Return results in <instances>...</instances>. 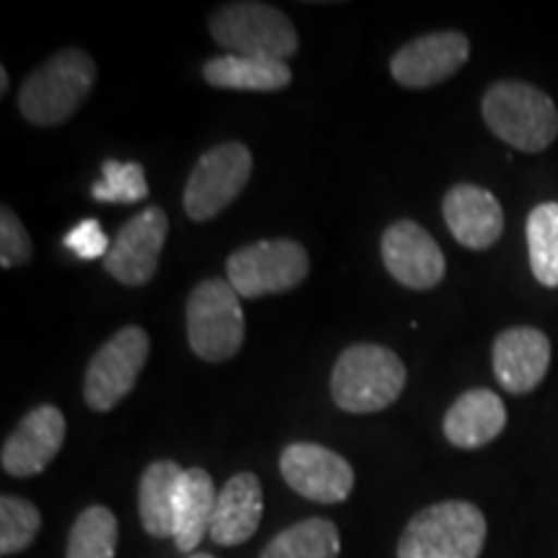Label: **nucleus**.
Masks as SVG:
<instances>
[{"instance_id":"a211bd4d","label":"nucleus","mask_w":558,"mask_h":558,"mask_svg":"<svg viewBox=\"0 0 558 558\" xmlns=\"http://www.w3.org/2000/svg\"><path fill=\"white\" fill-rule=\"evenodd\" d=\"M507 427L505 401L488 388H471L445 414L442 432L460 450H476L497 439Z\"/></svg>"},{"instance_id":"ddd939ff","label":"nucleus","mask_w":558,"mask_h":558,"mask_svg":"<svg viewBox=\"0 0 558 558\" xmlns=\"http://www.w3.org/2000/svg\"><path fill=\"white\" fill-rule=\"evenodd\" d=\"M471 58V41L460 32H435L411 39L390 58V75L403 88H429L452 78Z\"/></svg>"},{"instance_id":"20e7f679","label":"nucleus","mask_w":558,"mask_h":558,"mask_svg":"<svg viewBox=\"0 0 558 558\" xmlns=\"http://www.w3.org/2000/svg\"><path fill=\"white\" fill-rule=\"evenodd\" d=\"M486 543V518L471 501H437L403 527L396 558H478Z\"/></svg>"},{"instance_id":"aec40b11","label":"nucleus","mask_w":558,"mask_h":558,"mask_svg":"<svg viewBox=\"0 0 558 558\" xmlns=\"http://www.w3.org/2000/svg\"><path fill=\"white\" fill-rule=\"evenodd\" d=\"M202 75L209 86L226 90H279L288 88L292 70L288 62L246 58V54H222L205 62Z\"/></svg>"},{"instance_id":"bb28decb","label":"nucleus","mask_w":558,"mask_h":558,"mask_svg":"<svg viewBox=\"0 0 558 558\" xmlns=\"http://www.w3.org/2000/svg\"><path fill=\"white\" fill-rule=\"evenodd\" d=\"M32 259V239L11 207L0 209V267L11 269Z\"/></svg>"},{"instance_id":"7ed1b4c3","label":"nucleus","mask_w":558,"mask_h":558,"mask_svg":"<svg viewBox=\"0 0 558 558\" xmlns=\"http://www.w3.org/2000/svg\"><path fill=\"white\" fill-rule=\"evenodd\" d=\"M486 128L522 153H541L558 135V109L548 94L522 81H499L481 101Z\"/></svg>"},{"instance_id":"c756f323","label":"nucleus","mask_w":558,"mask_h":558,"mask_svg":"<svg viewBox=\"0 0 558 558\" xmlns=\"http://www.w3.org/2000/svg\"><path fill=\"white\" fill-rule=\"evenodd\" d=\"M186 558H215V556H209V554H192V556H186Z\"/></svg>"},{"instance_id":"39448f33","label":"nucleus","mask_w":558,"mask_h":558,"mask_svg":"<svg viewBox=\"0 0 558 558\" xmlns=\"http://www.w3.org/2000/svg\"><path fill=\"white\" fill-rule=\"evenodd\" d=\"M209 34L222 50L284 62L298 52V32L288 13L267 3H226L209 19Z\"/></svg>"},{"instance_id":"cd10ccee","label":"nucleus","mask_w":558,"mask_h":558,"mask_svg":"<svg viewBox=\"0 0 558 558\" xmlns=\"http://www.w3.org/2000/svg\"><path fill=\"white\" fill-rule=\"evenodd\" d=\"M65 248L73 251L83 262L107 259L109 256V235L104 233L99 220H83L65 235Z\"/></svg>"},{"instance_id":"423d86ee","label":"nucleus","mask_w":558,"mask_h":558,"mask_svg":"<svg viewBox=\"0 0 558 558\" xmlns=\"http://www.w3.org/2000/svg\"><path fill=\"white\" fill-rule=\"evenodd\" d=\"M241 295L228 279H205L186 303V337L192 352L205 362H228L246 337Z\"/></svg>"},{"instance_id":"9d476101","label":"nucleus","mask_w":558,"mask_h":558,"mask_svg":"<svg viewBox=\"0 0 558 558\" xmlns=\"http://www.w3.org/2000/svg\"><path fill=\"white\" fill-rule=\"evenodd\" d=\"M279 473L300 497L339 505L354 488V471L339 452L316 442H292L279 458Z\"/></svg>"},{"instance_id":"6e6552de","label":"nucleus","mask_w":558,"mask_h":558,"mask_svg":"<svg viewBox=\"0 0 558 558\" xmlns=\"http://www.w3.org/2000/svg\"><path fill=\"white\" fill-rule=\"evenodd\" d=\"M254 156L243 143H222L197 160L184 186V209L192 220L207 222L226 209L248 184Z\"/></svg>"},{"instance_id":"4468645a","label":"nucleus","mask_w":558,"mask_h":558,"mask_svg":"<svg viewBox=\"0 0 558 558\" xmlns=\"http://www.w3.org/2000/svg\"><path fill=\"white\" fill-rule=\"evenodd\" d=\"M65 416L58 407L45 403V407L32 409L5 439L3 452H0L3 471L16 478L37 476L60 452L65 442Z\"/></svg>"},{"instance_id":"f3484780","label":"nucleus","mask_w":558,"mask_h":558,"mask_svg":"<svg viewBox=\"0 0 558 558\" xmlns=\"http://www.w3.org/2000/svg\"><path fill=\"white\" fill-rule=\"evenodd\" d=\"M264 514V497L259 478L251 471L235 473L228 484L220 488L218 507H215L209 538L222 548L241 546L254 538Z\"/></svg>"},{"instance_id":"dca6fc26","label":"nucleus","mask_w":558,"mask_h":558,"mask_svg":"<svg viewBox=\"0 0 558 558\" xmlns=\"http://www.w3.org/2000/svg\"><path fill=\"white\" fill-rule=\"evenodd\" d=\"M442 215L460 246L484 251L501 239L505 213L499 199L476 184H456L445 194Z\"/></svg>"},{"instance_id":"412c9836","label":"nucleus","mask_w":558,"mask_h":558,"mask_svg":"<svg viewBox=\"0 0 558 558\" xmlns=\"http://www.w3.org/2000/svg\"><path fill=\"white\" fill-rule=\"evenodd\" d=\"M184 469L173 460H156L140 476V522L150 538H173V501Z\"/></svg>"},{"instance_id":"2eb2a0df","label":"nucleus","mask_w":558,"mask_h":558,"mask_svg":"<svg viewBox=\"0 0 558 558\" xmlns=\"http://www.w3.org/2000/svg\"><path fill=\"white\" fill-rule=\"evenodd\" d=\"M492 362L501 388L514 396L530 393L548 375L550 341L533 326H512L494 341Z\"/></svg>"},{"instance_id":"1a4fd4ad","label":"nucleus","mask_w":558,"mask_h":558,"mask_svg":"<svg viewBox=\"0 0 558 558\" xmlns=\"http://www.w3.org/2000/svg\"><path fill=\"white\" fill-rule=\"evenodd\" d=\"M150 354V337L140 326H124L88 362L83 396L94 411H111L135 388Z\"/></svg>"},{"instance_id":"4be33fe9","label":"nucleus","mask_w":558,"mask_h":558,"mask_svg":"<svg viewBox=\"0 0 558 558\" xmlns=\"http://www.w3.org/2000/svg\"><path fill=\"white\" fill-rule=\"evenodd\" d=\"M339 527L326 518H308L277 533L262 558H339Z\"/></svg>"},{"instance_id":"f257e3e1","label":"nucleus","mask_w":558,"mask_h":558,"mask_svg":"<svg viewBox=\"0 0 558 558\" xmlns=\"http://www.w3.org/2000/svg\"><path fill=\"white\" fill-rule=\"evenodd\" d=\"M407 388V367L393 349L352 344L339 354L331 373L333 403L349 414L388 409Z\"/></svg>"},{"instance_id":"c85d7f7f","label":"nucleus","mask_w":558,"mask_h":558,"mask_svg":"<svg viewBox=\"0 0 558 558\" xmlns=\"http://www.w3.org/2000/svg\"><path fill=\"white\" fill-rule=\"evenodd\" d=\"M9 90V70L0 68V94H5Z\"/></svg>"},{"instance_id":"6ab92c4d","label":"nucleus","mask_w":558,"mask_h":558,"mask_svg":"<svg viewBox=\"0 0 558 558\" xmlns=\"http://www.w3.org/2000/svg\"><path fill=\"white\" fill-rule=\"evenodd\" d=\"M218 492L205 469H184L173 501V543L181 554L192 556L213 527Z\"/></svg>"},{"instance_id":"0eeeda50","label":"nucleus","mask_w":558,"mask_h":558,"mask_svg":"<svg viewBox=\"0 0 558 558\" xmlns=\"http://www.w3.org/2000/svg\"><path fill=\"white\" fill-rule=\"evenodd\" d=\"M308 251L292 239L248 243L230 254L228 282L241 298L256 300L288 292L308 277Z\"/></svg>"},{"instance_id":"b1692460","label":"nucleus","mask_w":558,"mask_h":558,"mask_svg":"<svg viewBox=\"0 0 558 558\" xmlns=\"http://www.w3.org/2000/svg\"><path fill=\"white\" fill-rule=\"evenodd\" d=\"M120 522L101 505L83 509L68 533L65 558H114Z\"/></svg>"},{"instance_id":"9b49d317","label":"nucleus","mask_w":558,"mask_h":558,"mask_svg":"<svg viewBox=\"0 0 558 558\" xmlns=\"http://www.w3.org/2000/svg\"><path fill=\"white\" fill-rule=\"evenodd\" d=\"M380 254L396 282L409 290H432L445 279L442 248L414 220L390 222L380 239Z\"/></svg>"},{"instance_id":"a878e982","label":"nucleus","mask_w":558,"mask_h":558,"mask_svg":"<svg viewBox=\"0 0 558 558\" xmlns=\"http://www.w3.org/2000/svg\"><path fill=\"white\" fill-rule=\"evenodd\" d=\"M96 202H114V205H135L148 197V179L140 163H120L109 158L101 163V181L90 186Z\"/></svg>"},{"instance_id":"f03ea898","label":"nucleus","mask_w":558,"mask_h":558,"mask_svg":"<svg viewBox=\"0 0 558 558\" xmlns=\"http://www.w3.org/2000/svg\"><path fill=\"white\" fill-rule=\"evenodd\" d=\"M96 83V62L88 52L60 50L45 65H39L24 81L19 94V109L32 124L58 128L68 122L88 99Z\"/></svg>"},{"instance_id":"5701e85b","label":"nucleus","mask_w":558,"mask_h":558,"mask_svg":"<svg viewBox=\"0 0 558 558\" xmlns=\"http://www.w3.org/2000/svg\"><path fill=\"white\" fill-rule=\"evenodd\" d=\"M530 269L543 288H558V202H543L527 215Z\"/></svg>"},{"instance_id":"f8f14e48","label":"nucleus","mask_w":558,"mask_h":558,"mask_svg":"<svg viewBox=\"0 0 558 558\" xmlns=\"http://www.w3.org/2000/svg\"><path fill=\"white\" fill-rule=\"evenodd\" d=\"M169 235V218L160 207H148L128 220L117 233L114 246L104 259V267L117 282L128 288H143L156 277L158 256Z\"/></svg>"},{"instance_id":"393cba45","label":"nucleus","mask_w":558,"mask_h":558,"mask_svg":"<svg viewBox=\"0 0 558 558\" xmlns=\"http://www.w3.org/2000/svg\"><path fill=\"white\" fill-rule=\"evenodd\" d=\"M41 514L29 499L0 497V556H13L26 550L39 535Z\"/></svg>"}]
</instances>
